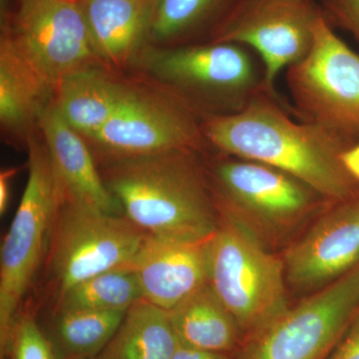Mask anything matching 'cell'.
I'll return each instance as SVG.
<instances>
[{
	"label": "cell",
	"instance_id": "obj_24",
	"mask_svg": "<svg viewBox=\"0 0 359 359\" xmlns=\"http://www.w3.org/2000/svg\"><path fill=\"white\" fill-rule=\"evenodd\" d=\"M13 359H56L53 347L29 316L16 320L7 351Z\"/></svg>",
	"mask_w": 359,
	"mask_h": 359
},
{
	"label": "cell",
	"instance_id": "obj_27",
	"mask_svg": "<svg viewBox=\"0 0 359 359\" xmlns=\"http://www.w3.org/2000/svg\"><path fill=\"white\" fill-rule=\"evenodd\" d=\"M171 359H236L231 353L201 351L180 344Z\"/></svg>",
	"mask_w": 359,
	"mask_h": 359
},
{
	"label": "cell",
	"instance_id": "obj_17",
	"mask_svg": "<svg viewBox=\"0 0 359 359\" xmlns=\"http://www.w3.org/2000/svg\"><path fill=\"white\" fill-rule=\"evenodd\" d=\"M51 86L4 33L0 40V122L6 136L27 144L54 100Z\"/></svg>",
	"mask_w": 359,
	"mask_h": 359
},
{
	"label": "cell",
	"instance_id": "obj_20",
	"mask_svg": "<svg viewBox=\"0 0 359 359\" xmlns=\"http://www.w3.org/2000/svg\"><path fill=\"white\" fill-rule=\"evenodd\" d=\"M179 346L169 311L141 299L93 359H171Z\"/></svg>",
	"mask_w": 359,
	"mask_h": 359
},
{
	"label": "cell",
	"instance_id": "obj_23",
	"mask_svg": "<svg viewBox=\"0 0 359 359\" xmlns=\"http://www.w3.org/2000/svg\"><path fill=\"white\" fill-rule=\"evenodd\" d=\"M219 0H156L150 39L172 41L204 20Z\"/></svg>",
	"mask_w": 359,
	"mask_h": 359
},
{
	"label": "cell",
	"instance_id": "obj_19",
	"mask_svg": "<svg viewBox=\"0 0 359 359\" xmlns=\"http://www.w3.org/2000/svg\"><path fill=\"white\" fill-rule=\"evenodd\" d=\"M180 344L201 351H238L244 334L230 311L205 283L169 311Z\"/></svg>",
	"mask_w": 359,
	"mask_h": 359
},
{
	"label": "cell",
	"instance_id": "obj_5",
	"mask_svg": "<svg viewBox=\"0 0 359 359\" xmlns=\"http://www.w3.org/2000/svg\"><path fill=\"white\" fill-rule=\"evenodd\" d=\"M146 236L123 215L61 200L48 250L58 297L90 278L130 266Z\"/></svg>",
	"mask_w": 359,
	"mask_h": 359
},
{
	"label": "cell",
	"instance_id": "obj_9",
	"mask_svg": "<svg viewBox=\"0 0 359 359\" xmlns=\"http://www.w3.org/2000/svg\"><path fill=\"white\" fill-rule=\"evenodd\" d=\"M2 33L54 89L71 73L103 66L78 0H18Z\"/></svg>",
	"mask_w": 359,
	"mask_h": 359
},
{
	"label": "cell",
	"instance_id": "obj_28",
	"mask_svg": "<svg viewBox=\"0 0 359 359\" xmlns=\"http://www.w3.org/2000/svg\"><path fill=\"white\" fill-rule=\"evenodd\" d=\"M20 171L18 167L7 168L0 173V214H6L11 197V184Z\"/></svg>",
	"mask_w": 359,
	"mask_h": 359
},
{
	"label": "cell",
	"instance_id": "obj_30",
	"mask_svg": "<svg viewBox=\"0 0 359 359\" xmlns=\"http://www.w3.org/2000/svg\"><path fill=\"white\" fill-rule=\"evenodd\" d=\"M9 0H0V6H1V15L2 18H6L7 4H8Z\"/></svg>",
	"mask_w": 359,
	"mask_h": 359
},
{
	"label": "cell",
	"instance_id": "obj_12",
	"mask_svg": "<svg viewBox=\"0 0 359 359\" xmlns=\"http://www.w3.org/2000/svg\"><path fill=\"white\" fill-rule=\"evenodd\" d=\"M287 283L299 290H320L359 264V194L337 203L285 256Z\"/></svg>",
	"mask_w": 359,
	"mask_h": 359
},
{
	"label": "cell",
	"instance_id": "obj_1",
	"mask_svg": "<svg viewBox=\"0 0 359 359\" xmlns=\"http://www.w3.org/2000/svg\"><path fill=\"white\" fill-rule=\"evenodd\" d=\"M202 131L219 151L280 170L321 199L337 204L359 194L342 164L346 137L292 119L268 94L257 93L238 110L208 115Z\"/></svg>",
	"mask_w": 359,
	"mask_h": 359
},
{
	"label": "cell",
	"instance_id": "obj_8",
	"mask_svg": "<svg viewBox=\"0 0 359 359\" xmlns=\"http://www.w3.org/2000/svg\"><path fill=\"white\" fill-rule=\"evenodd\" d=\"M136 62H141L157 84L193 107L198 97L226 100L238 110L237 103L244 106L259 93L256 90L254 63L238 44L212 42L179 48L144 49Z\"/></svg>",
	"mask_w": 359,
	"mask_h": 359
},
{
	"label": "cell",
	"instance_id": "obj_25",
	"mask_svg": "<svg viewBox=\"0 0 359 359\" xmlns=\"http://www.w3.org/2000/svg\"><path fill=\"white\" fill-rule=\"evenodd\" d=\"M327 359H359V311Z\"/></svg>",
	"mask_w": 359,
	"mask_h": 359
},
{
	"label": "cell",
	"instance_id": "obj_11",
	"mask_svg": "<svg viewBox=\"0 0 359 359\" xmlns=\"http://www.w3.org/2000/svg\"><path fill=\"white\" fill-rule=\"evenodd\" d=\"M318 13L304 0H255L214 42L254 48L264 63V87L269 94L283 70L308 54Z\"/></svg>",
	"mask_w": 359,
	"mask_h": 359
},
{
	"label": "cell",
	"instance_id": "obj_7",
	"mask_svg": "<svg viewBox=\"0 0 359 359\" xmlns=\"http://www.w3.org/2000/svg\"><path fill=\"white\" fill-rule=\"evenodd\" d=\"M287 70L290 96L302 120L344 137L359 132V55L321 13L308 54Z\"/></svg>",
	"mask_w": 359,
	"mask_h": 359
},
{
	"label": "cell",
	"instance_id": "obj_18",
	"mask_svg": "<svg viewBox=\"0 0 359 359\" xmlns=\"http://www.w3.org/2000/svg\"><path fill=\"white\" fill-rule=\"evenodd\" d=\"M133 83L102 65L71 73L59 81L53 103L84 139L98 133L121 107Z\"/></svg>",
	"mask_w": 359,
	"mask_h": 359
},
{
	"label": "cell",
	"instance_id": "obj_3",
	"mask_svg": "<svg viewBox=\"0 0 359 359\" xmlns=\"http://www.w3.org/2000/svg\"><path fill=\"white\" fill-rule=\"evenodd\" d=\"M224 224L207 242V283L244 334H256L290 308L285 264L256 233L224 208Z\"/></svg>",
	"mask_w": 359,
	"mask_h": 359
},
{
	"label": "cell",
	"instance_id": "obj_14",
	"mask_svg": "<svg viewBox=\"0 0 359 359\" xmlns=\"http://www.w3.org/2000/svg\"><path fill=\"white\" fill-rule=\"evenodd\" d=\"M37 129L48 151L61 200L123 215L119 203L104 183L88 144L65 121L53 102L40 116Z\"/></svg>",
	"mask_w": 359,
	"mask_h": 359
},
{
	"label": "cell",
	"instance_id": "obj_4",
	"mask_svg": "<svg viewBox=\"0 0 359 359\" xmlns=\"http://www.w3.org/2000/svg\"><path fill=\"white\" fill-rule=\"evenodd\" d=\"M28 179L0 257V342L6 353L18 309L49 250L60 192L39 129L27 140Z\"/></svg>",
	"mask_w": 359,
	"mask_h": 359
},
{
	"label": "cell",
	"instance_id": "obj_16",
	"mask_svg": "<svg viewBox=\"0 0 359 359\" xmlns=\"http://www.w3.org/2000/svg\"><path fill=\"white\" fill-rule=\"evenodd\" d=\"M94 50L117 73L136 62L150 39L156 0H78Z\"/></svg>",
	"mask_w": 359,
	"mask_h": 359
},
{
	"label": "cell",
	"instance_id": "obj_2",
	"mask_svg": "<svg viewBox=\"0 0 359 359\" xmlns=\"http://www.w3.org/2000/svg\"><path fill=\"white\" fill-rule=\"evenodd\" d=\"M193 150L96 159L123 216L153 237L204 242L219 226L214 190Z\"/></svg>",
	"mask_w": 359,
	"mask_h": 359
},
{
	"label": "cell",
	"instance_id": "obj_21",
	"mask_svg": "<svg viewBox=\"0 0 359 359\" xmlns=\"http://www.w3.org/2000/svg\"><path fill=\"white\" fill-rule=\"evenodd\" d=\"M143 299L138 278L130 266L105 271L73 285L58 297L57 311H127Z\"/></svg>",
	"mask_w": 359,
	"mask_h": 359
},
{
	"label": "cell",
	"instance_id": "obj_22",
	"mask_svg": "<svg viewBox=\"0 0 359 359\" xmlns=\"http://www.w3.org/2000/svg\"><path fill=\"white\" fill-rule=\"evenodd\" d=\"M127 311H56L54 334L59 348L72 358H94L112 339Z\"/></svg>",
	"mask_w": 359,
	"mask_h": 359
},
{
	"label": "cell",
	"instance_id": "obj_26",
	"mask_svg": "<svg viewBox=\"0 0 359 359\" xmlns=\"http://www.w3.org/2000/svg\"><path fill=\"white\" fill-rule=\"evenodd\" d=\"M327 4L335 20L359 41V0H327Z\"/></svg>",
	"mask_w": 359,
	"mask_h": 359
},
{
	"label": "cell",
	"instance_id": "obj_29",
	"mask_svg": "<svg viewBox=\"0 0 359 359\" xmlns=\"http://www.w3.org/2000/svg\"><path fill=\"white\" fill-rule=\"evenodd\" d=\"M341 161L347 173L359 182V142L342 153Z\"/></svg>",
	"mask_w": 359,
	"mask_h": 359
},
{
	"label": "cell",
	"instance_id": "obj_6",
	"mask_svg": "<svg viewBox=\"0 0 359 359\" xmlns=\"http://www.w3.org/2000/svg\"><path fill=\"white\" fill-rule=\"evenodd\" d=\"M159 85V84H158ZM135 84L98 133L85 141L95 159L198 151L205 142L202 120L183 98L161 86Z\"/></svg>",
	"mask_w": 359,
	"mask_h": 359
},
{
	"label": "cell",
	"instance_id": "obj_15",
	"mask_svg": "<svg viewBox=\"0 0 359 359\" xmlns=\"http://www.w3.org/2000/svg\"><path fill=\"white\" fill-rule=\"evenodd\" d=\"M207 242L146 236L130 264L143 299L170 311L203 287L207 283Z\"/></svg>",
	"mask_w": 359,
	"mask_h": 359
},
{
	"label": "cell",
	"instance_id": "obj_10",
	"mask_svg": "<svg viewBox=\"0 0 359 359\" xmlns=\"http://www.w3.org/2000/svg\"><path fill=\"white\" fill-rule=\"evenodd\" d=\"M217 204L245 223L285 230L301 221L320 197L289 174L249 160L224 161L215 169Z\"/></svg>",
	"mask_w": 359,
	"mask_h": 359
},
{
	"label": "cell",
	"instance_id": "obj_13",
	"mask_svg": "<svg viewBox=\"0 0 359 359\" xmlns=\"http://www.w3.org/2000/svg\"><path fill=\"white\" fill-rule=\"evenodd\" d=\"M341 334L330 306L306 299L247 337L236 359H327Z\"/></svg>",
	"mask_w": 359,
	"mask_h": 359
}]
</instances>
